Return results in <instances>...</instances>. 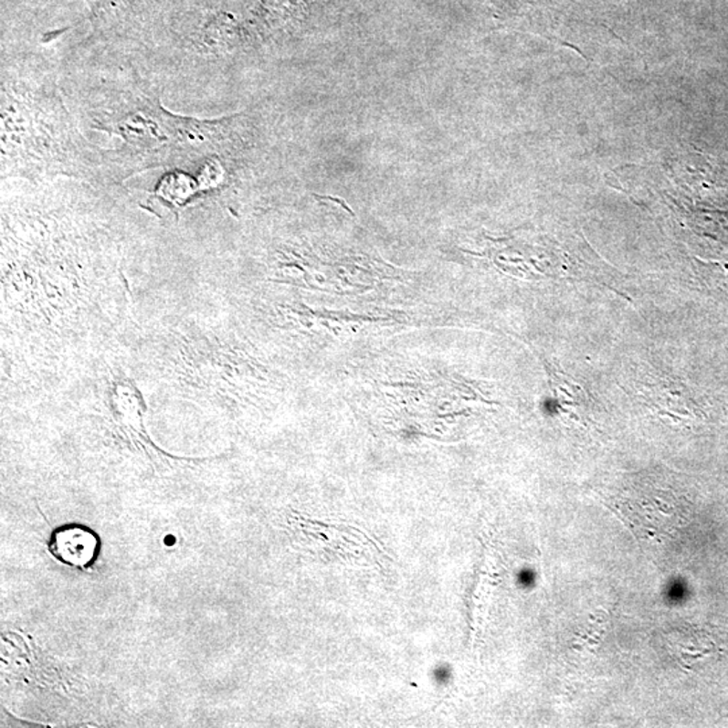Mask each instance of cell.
<instances>
[{
  "label": "cell",
  "instance_id": "1",
  "mask_svg": "<svg viewBox=\"0 0 728 728\" xmlns=\"http://www.w3.org/2000/svg\"><path fill=\"white\" fill-rule=\"evenodd\" d=\"M50 554L64 565L87 569L100 554L101 541L98 533L88 526L69 523L56 528L47 541Z\"/></svg>",
  "mask_w": 728,
  "mask_h": 728
}]
</instances>
